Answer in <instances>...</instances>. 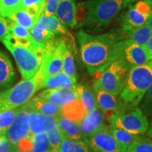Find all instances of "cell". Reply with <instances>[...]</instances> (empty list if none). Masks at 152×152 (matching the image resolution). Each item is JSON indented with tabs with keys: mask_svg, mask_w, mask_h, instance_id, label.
Here are the masks:
<instances>
[{
	"mask_svg": "<svg viewBox=\"0 0 152 152\" xmlns=\"http://www.w3.org/2000/svg\"><path fill=\"white\" fill-rule=\"evenodd\" d=\"M81 58L91 75L98 73L118 58L123 38L118 33L90 35L83 30L77 33Z\"/></svg>",
	"mask_w": 152,
	"mask_h": 152,
	"instance_id": "1",
	"label": "cell"
},
{
	"mask_svg": "<svg viewBox=\"0 0 152 152\" xmlns=\"http://www.w3.org/2000/svg\"><path fill=\"white\" fill-rule=\"evenodd\" d=\"M1 40L12 54L23 79L32 78L40 68L47 51L42 50L33 41L18 39L10 33Z\"/></svg>",
	"mask_w": 152,
	"mask_h": 152,
	"instance_id": "2",
	"label": "cell"
},
{
	"mask_svg": "<svg viewBox=\"0 0 152 152\" xmlns=\"http://www.w3.org/2000/svg\"><path fill=\"white\" fill-rule=\"evenodd\" d=\"M151 85L152 60L130 68L120 96L124 103L137 106Z\"/></svg>",
	"mask_w": 152,
	"mask_h": 152,
	"instance_id": "3",
	"label": "cell"
},
{
	"mask_svg": "<svg viewBox=\"0 0 152 152\" xmlns=\"http://www.w3.org/2000/svg\"><path fill=\"white\" fill-rule=\"evenodd\" d=\"M85 26L103 28L108 26L123 7V0H87L78 4Z\"/></svg>",
	"mask_w": 152,
	"mask_h": 152,
	"instance_id": "4",
	"label": "cell"
},
{
	"mask_svg": "<svg viewBox=\"0 0 152 152\" xmlns=\"http://www.w3.org/2000/svg\"><path fill=\"white\" fill-rule=\"evenodd\" d=\"M45 71L42 66L32 78L23 80L14 87L0 92V111L18 108L31 99L40 90Z\"/></svg>",
	"mask_w": 152,
	"mask_h": 152,
	"instance_id": "5",
	"label": "cell"
},
{
	"mask_svg": "<svg viewBox=\"0 0 152 152\" xmlns=\"http://www.w3.org/2000/svg\"><path fill=\"white\" fill-rule=\"evenodd\" d=\"M112 128L123 129L134 134L147 132L149 122L147 115L137 106L124 103L109 116Z\"/></svg>",
	"mask_w": 152,
	"mask_h": 152,
	"instance_id": "6",
	"label": "cell"
},
{
	"mask_svg": "<svg viewBox=\"0 0 152 152\" xmlns=\"http://www.w3.org/2000/svg\"><path fill=\"white\" fill-rule=\"evenodd\" d=\"M130 69L124 61L118 57L98 73L99 75L95 80L104 90L118 96L125 86Z\"/></svg>",
	"mask_w": 152,
	"mask_h": 152,
	"instance_id": "7",
	"label": "cell"
},
{
	"mask_svg": "<svg viewBox=\"0 0 152 152\" xmlns=\"http://www.w3.org/2000/svg\"><path fill=\"white\" fill-rule=\"evenodd\" d=\"M119 57L131 68L150 61L152 60V54L145 47L140 46L127 39L121 41Z\"/></svg>",
	"mask_w": 152,
	"mask_h": 152,
	"instance_id": "8",
	"label": "cell"
},
{
	"mask_svg": "<svg viewBox=\"0 0 152 152\" xmlns=\"http://www.w3.org/2000/svg\"><path fill=\"white\" fill-rule=\"evenodd\" d=\"M152 8L144 0H140L134 6L129 7L123 16V29L126 32L147 24Z\"/></svg>",
	"mask_w": 152,
	"mask_h": 152,
	"instance_id": "9",
	"label": "cell"
},
{
	"mask_svg": "<svg viewBox=\"0 0 152 152\" xmlns=\"http://www.w3.org/2000/svg\"><path fill=\"white\" fill-rule=\"evenodd\" d=\"M85 141L92 152H125L107 126L95 132Z\"/></svg>",
	"mask_w": 152,
	"mask_h": 152,
	"instance_id": "10",
	"label": "cell"
},
{
	"mask_svg": "<svg viewBox=\"0 0 152 152\" xmlns=\"http://www.w3.org/2000/svg\"><path fill=\"white\" fill-rule=\"evenodd\" d=\"M30 112V111L26 104L18 108L14 122L6 130L4 135L9 140L13 147H16L17 143L20 140L27 137L29 134L30 128L28 118Z\"/></svg>",
	"mask_w": 152,
	"mask_h": 152,
	"instance_id": "11",
	"label": "cell"
},
{
	"mask_svg": "<svg viewBox=\"0 0 152 152\" xmlns=\"http://www.w3.org/2000/svg\"><path fill=\"white\" fill-rule=\"evenodd\" d=\"M104 113L96 106L92 111L87 112L85 117L78 123L84 140L106 126L104 124Z\"/></svg>",
	"mask_w": 152,
	"mask_h": 152,
	"instance_id": "12",
	"label": "cell"
},
{
	"mask_svg": "<svg viewBox=\"0 0 152 152\" xmlns=\"http://www.w3.org/2000/svg\"><path fill=\"white\" fill-rule=\"evenodd\" d=\"M94 89L96 106L104 114L113 113L124 104L121 102L123 101L121 99L118 98V96L104 90L96 80L94 82Z\"/></svg>",
	"mask_w": 152,
	"mask_h": 152,
	"instance_id": "13",
	"label": "cell"
},
{
	"mask_svg": "<svg viewBox=\"0 0 152 152\" xmlns=\"http://www.w3.org/2000/svg\"><path fill=\"white\" fill-rule=\"evenodd\" d=\"M58 116L49 115L31 111L29 113V135L37 134V133L47 132L50 130L57 124Z\"/></svg>",
	"mask_w": 152,
	"mask_h": 152,
	"instance_id": "14",
	"label": "cell"
},
{
	"mask_svg": "<svg viewBox=\"0 0 152 152\" xmlns=\"http://www.w3.org/2000/svg\"><path fill=\"white\" fill-rule=\"evenodd\" d=\"M55 16L66 27L73 28L77 25V7L74 0H60Z\"/></svg>",
	"mask_w": 152,
	"mask_h": 152,
	"instance_id": "15",
	"label": "cell"
},
{
	"mask_svg": "<svg viewBox=\"0 0 152 152\" xmlns=\"http://www.w3.org/2000/svg\"><path fill=\"white\" fill-rule=\"evenodd\" d=\"M26 105L30 111H36L45 115L56 116L61 115V107L39 96H36L29 101Z\"/></svg>",
	"mask_w": 152,
	"mask_h": 152,
	"instance_id": "16",
	"label": "cell"
},
{
	"mask_svg": "<svg viewBox=\"0 0 152 152\" xmlns=\"http://www.w3.org/2000/svg\"><path fill=\"white\" fill-rule=\"evenodd\" d=\"M30 33L35 45L43 51L52 48L56 42L54 39L55 34L40 28L37 24L30 30Z\"/></svg>",
	"mask_w": 152,
	"mask_h": 152,
	"instance_id": "17",
	"label": "cell"
},
{
	"mask_svg": "<svg viewBox=\"0 0 152 152\" xmlns=\"http://www.w3.org/2000/svg\"><path fill=\"white\" fill-rule=\"evenodd\" d=\"M57 125L63 137L75 140H84L78 124L71 119L61 115L58 118Z\"/></svg>",
	"mask_w": 152,
	"mask_h": 152,
	"instance_id": "18",
	"label": "cell"
},
{
	"mask_svg": "<svg viewBox=\"0 0 152 152\" xmlns=\"http://www.w3.org/2000/svg\"><path fill=\"white\" fill-rule=\"evenodd\" d=\"M15 72L7 54L0 51V88L9 87L14 82Z\"/></svg>",
	"mask_w": 152,
	"mask_h": 152,
	"instance_id": "19",
	"label": "cell"
},
{
	"mask_svg": "<svg viewBox=\"0 0 152 152\" xmlns=\"http://www.w3.org/2000/svg\"><path fill=\"white\" fill-rule=\"evenodd\" d=\"M87 113L79 99L64 104L61 107V115L71 119L74 122L78 123Z\"/></svg>",
	"mask_w": 152,
	"mask_h": 152,
	"instance_id": "20",
	"label": "cell"
},
{
	"mask_svg": "<svg viewBox=\"0 0 152 152\" xmlns=\"http://www.w3.org/2000/svg\"><path fill=\"white\" fill-rule=\"evenodd\" d=\"M36 24L40 28L52 32L55 35L68 34V31L66 29L65 26L59 21L55 15L46 16L42 13Z\"/></svg>",
	"mask_w": 152,
	"mask_h": 152,
	"instance_id": "21",
	"label": "cell"
},
{
	"mask_svg": "<svg viewBox=\"0 0 152 152\" xmlns=\"http://www.w3.org/2000/svg\"><path fill=\"white\" fill-rule=\"evenodd\" d=\"M23 27L30 30L37 23L39 18L31 14L28 9L19 8L7 18Z\"/></svg>",
	"mask_w": 152,
	"mask_h": 152,
	"instance_id": "22",
	"label": "cell"
},
{
	"mask_svg": "<svg viewBox=\"0 0 152 152\" xmlns=\"http://www.w3.org/2000/svg\"><path fill=\"white\" fill-rule=\"evenodd\" d=\"M59 152H91L90 148L85 140H75L62 137Z\"/></svg>",
	"mask_w": 152,
	"mask_h": 152,
	"instance_id": "23",
	"label": "cell"
},
{
	"mask_svg": "<svg viewBox=\"0 0 152 152\" xmlns=\"http://www.w3.org/2000/svg\"><path fill=\"white\" fill-rule=\"evenodd\" d=\"M126 34L128 39L140 46L145 47L146 43L151 35L152 30L149 26L146 24L142 27L126 32Z\"/></svg>",
	"mask_w": 152,
	"mask_h": 152,
	"instance_id": "24",
	"label": "cell"
},
{
	"mask_svg": "<svg viewBox=\"0 0 152 152\" xmlns=\"http://www.w3.org/2000/svg\"><path fill=\"white\" fill-rule=\"evenodd\" d=\"M110 131L125 152L126 151L127 148L132 142L137 140L140 135V134H132V133L123 130V129L112 128V127H110Z\"/></svg>",
	"mask_w": 152,
	"mask_h": 152,
	"instance_id": "25",
	"label": "cell"
},
{
	"mask_svg": "<svg viewBox=\"0 0 152 152\" xmlns=\"http://www.w3.org/2000/svg\"><path fill=\"white\" fill-rule=\"evenodd\" d=\"M76 90L78 94V99L87 112L92 111L97 106L94 92H92L90 87L77 85Z\"/></svg>",
	"mask_w": 152,
	"mask_h": 152,
	"instance_id": "26",
	"label": "cell"
},
{
	"mask_svg": "<svg viewBox=\"0 0 152 152\" xmlns=\"http://www.w3.org/2000/svg\"><path fill=\"white\" fill-rule=\"evenodd\" d=\"M62 71L66 73L71 79L77 83V72L75 65V61L71 51L66 45L63 54V65Z\"/></svg>",
	"mask_w": 152,
	"mask_h": 152,
	"instance_id": "27",
	"label": "cell"
},
{
	"mask_svg": "<svg viewBox=\"0 0 152 152\" xmlns=\"http://www.w3.org/2000/svg\"><path fill=\"white\" fill-rule=\"evenodd\" d=\"M33 142V147L30 152H51L52 151L49 144L47 132H42L28 136Z\"/></svg>",
	"mask_w": 152,
	"mask_h": 152,
	"instance_id": "28",
	"label": "cell"
},
{
	"mask_svg": "<svg viewBox=\"0 0 152 152\" xmlns=\"http://www.w3.org/2000/svg\"><path fill=\"white\" fill-rule=\"evenodd\" d=\"M125 152H152V140L140 135L137 140L127 148Z\"/></svg>",
	"mask_w": 152,
	"mask_h": 152,
	"instance_id": "29",
	"label": "cell"
},
{
	"mask_svg": "<svg viewBox=\"0 0 152 152\" xmlns=\"http://www.w3.org/2000/svg\"><path fill=\"white\" fill-rule=\"evenodd\" d=\"M62 89L58 88L55 89H47L38 94L37 96L46 99L56 105L62 107L64 105L62 99Z\"/></svg>",
	"mask_w": 152,
	"mask_h": 152,
	"instance_id": "30",
	"label": "cell"
},
{
	"mask_svg": "<svg viewBox=\"0 0 152 152\" xmlns=\"http://www.w3.org/2000/svg\"><path fill=\"white\" fill-rule=\"evenodd\" d=\"M18 108L0 111V134H4L6 130L14 122Z\"/></svg>",
	"mask_w": 152,
	"mask_h": 152,
	"instance_id": "31",
	"label": "cell"
},
{
	"mask_svg": "<svg viewBox=\"0 0 152 152\" xmlns=\"http://www.w3.org/2000/svg\"><path fill=\"white\" fill-rule=\"evenodd\" d=\"M7 23H8L9 28V33L12 34L15 37L20 39L33 40V38H32L30 33V30L16 23L9 18L7 20Z\"/></svg>",
	"mask_w": 152,
	"mask_h": 152,
	"instance_id": "32",
	"label": "cell"
},
{
	"mask_svg": "<svg viewBox=\"0 0 152 152\" xmlns=\"http://www.w3.org/2000/svg\"><path fill=\"white\" fill-rule=\"evenodd\" d=\"M21 0H0V14L4 18H9L20 7Z\"/></svg>",
	"mask_w": 152,
	"mask_h": 152,
	"instance_id": "33",
	"label": "cell"
},
{
	"mask_svg": "<svg viewBox=\"0 0 152 152\" xmlns=\"http://www.w3.org/2000/svg\"><path fill=\"white\" fill-rule=\"evenodd\" d=\"M46 132L51 149L54 151H58L63 137L58 125L56 124L54 128Z\"/></svg>",
	"mask_w": 152,
	"mask_h": 152,
	"instance_id": "34",
	"label": "cell"
},
{
	"mask_svg": "<svg viewBox=\"0 0 152 152\" xmlns=\"http://www.w3.org/2000/svg\"><path fill=\"white\" fill-rule=\"evenodd\" d=\"M57 80H58L59 87L63 90H77V83H75L71 79V77H69L66 73H64L62 70L57 74Z\"/></svg>",
	"mask_w": 152,
	"mask_h": 152,
	"instance_id": "35",
	"label": "cell"
},
{
	"mask_svg": "<svg viewBox=\"0 0 152 152\" xmlns=\"http://www.w3.org/2000/svg\"><path fill=\"white\" fill-rule=\"evenodd\" d=\"M141 109L148 116L152 115V85L148 89L141 101Z\"/></svg>",
	"mask_w": 152,
	"mask_h": 152,
	"instance_id": "36",
	"label": "cell"
},
{
	"mask_svg": "<svg viewBox=\"0 0 152 152\" xmlns=\"http://www.w3.org/2000/svg\"><path fill=\"white\" fill-rule=\"evenodd\" d=\"M46 0H21L20 8H36L43 11Z\"/></svg>",
	"mask_w": 152,
	"mask_h": 152,
	"instance_id": "37",
	"label": "cell"
},
{
	"mask_svg": "<svg viewBox=\"0 0 152 152\" xmlns=\"http://www.w3.org/2000/svg\"><path fill=\"white\" fill-rule=\"evenodd\" d=\"M60 0H46L42 14L46 16H51L55 15L56 7L59 3Z\"/></svg>",
	"mask_w": 152,
	"mask_h": 152,
	"instance_id": "38",
	"label": "cell"
},
{
	"mask_svg": "<svg viewBox=\"0 0 152 152\" xmlns=\"http://www.w3.org/2000/svg\"><path fill=\"white\" fill-rule=\"evenodd\" d=\"M15 147L18 150H20V151L25 152H30L33 149V142L32 141L31 138L27 137H25L20 140L17 143Z\"/></svg>",
	"mask_w": 152,
	"mask_h": 152,
	"instance_id": "39",
	"label": "cell"
},
{
	"mask_svg": "<svg viewBox=\"0 0 152 152\" xmlns=\"http://www.w3.org/2000/svg\"><path fill=\"white\" fill-rule=\"evenodd\" d=\"M58 87H59V85H58V80H57V75H55L46 77L43 80L40 87V90L43 88L55 89L58 88Z\"/></svg>",
	"mask_w": 152,
	"mask_h": 152,
	"instance_id": "40",
	"label": "cell"
},
{
	"mask_svg": "<svg viewBox=\"0 0 152 152\" xmlns=\"http://www.w3.org/2000/svg\"><path fill=\"white\" fill-rule=\"evenodd\" d=\"M12 147L7 137L3 134H0V152H9Z\"/></svg>",
	"mask_w": 152,
	"mask_h": 152,
	"instance_id": "41",
	"label": "cell"
},
{
	"mask_svg": "<svg viewBox=\"0 0 152 152\" xmlns=\"http://www.w3.org/2000/svg\"><path fill=\"white\" fill-rule=\"evenodd\" d=\"M9 33V28L7 20L4 17H0V39Z\"/></svg>",
	"mask_w": 152,
	"mask_h": 152,
	"instance_id": "42",
	"label": "cell"
},
{
	"mask_svg": "<svg viewBox=\"0 0 152 152\" xmlns=\"http://www.w3.org/2000/svg\"><path fill=\"white\" fill-rule=\"evenodd\" d=\"M145 47L147 49V50L149 51V52H151L152 54V34L150 36V37L148 39L147 43H146Z\"/></svg>",
	"mask_w": 152,
	"mask_h": 152,
	"instance_id": "43",
	"label": "cell"
},
{
	"mask_svg": "<svg viewBox=\"0 0 152 152\" xmlns=\"http://www.w3.org/2000/svg\"><path fill=\"white\" fill-rule=\"evenodd\" d=\"M146 133H147V134L148 136L152 138V117L151 118V121H150V122L149 123V126H148L147 130V132H146Z\"/></svg>",
	"mask_w": 152,
	"mask_h": 152,
	"instance_id": "44",
	"label": "cell"
},
{
	"mask_svg": "<svg viewBox=\"0 0 152 152\" xmlns=\"http://www.w3.org/2000/svg\"><path fill=\"white\" fill-rule=\"evenodd\" d=\"M147 24L149 26L150 28H151V30H152V11H151V15H150V16L149 17V18H148Z\"/></svg>",
	"mask_w": 152,
	"mask_h": 152,
	"instance_id": "45",
	"label": "cell"
},
{
	"mask_svg": "<svg viewBox=\"0 0 152 152\" xmlns=\"http://www.w3.org/2000/svg\"><path fill=\"white\" fill-rule=\"evenodd\" d=\"M136 1V0H123V7H125V6L128 5L129 3L132 2V1Z\"/></svg>",
	"mask_w": 152,
	"mask_h": 152,
	"instance_id": "46",
	"label": "cell"
},
{
	"mask_svg": "<svg viewBox=\"0 0 152 152\" xmlns=\"http://www.w3.org/2000/svg\"><path fill=\"white\" fill-rule=\"evenodd\" d=\"M9 152H25V151H20V150H18V149H16V148L15 147H12V148H11L10 151H9Z\"/></svg>",
	"mask_w": 152,
	"mask_h": 152,
	"instance_id": "47",
	"label": "cell"
},
{
	"mask_svg": "<svg viewBox=\"0 0 152 152\" xmlns=\"http://www.w3.org/2000/svg\"><path fill=\"white\" fill-rule=\"evenodd\" d=\"M144 1H146V2H147L150 5V7L152 8V0H144Z\"/></svg>",
	"mask_w": 152,
	"mask_h": 152,
	"instance_id": "48",
	"label": "cell"
},
{
	"mask_svg": "<svg viewBox=\"0 0 152 152\" xmlns=\"http://www.w3.org/2000/svg\"><path fill=\"white\" fill-rule=\"evenodd\" d=\"M51 152H59V151H52Z\"/></svg>",
	"mask_w": 152,
	"mask_h": 152,
	"instance_id": "49",
	"label": "cell"
},
{
	"mask_svg": "<svg viewBox=\"0 0 152 152\" xmlns=\"http://www.w3.org/2000/svg\"><path fill=\"white\" fill-rule=\"evenodd\" d=\"M0 17H2V16H1V14H0Z\"/></svg>",
	"mask_w": 152,
	"mask_h": 152,
	"instance_id": "50",
	"label": "cell"
}]
</instances>
